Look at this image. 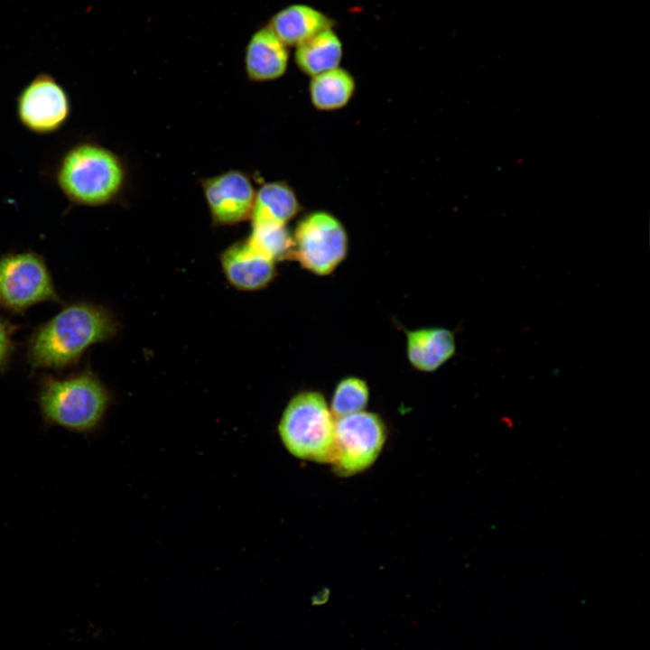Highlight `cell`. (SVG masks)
<instances>
[{"instance_id":"3","label":"cell","mask_w":650,"mask_h":650,"mask_svg":"<svg viewBox=\"0 0 650 650\" xmlns=\"http://www.w3.org/2000/svg\"><path fill=\"white\" fill-rule=\"evenodd\" d=\"M55 181L73 205L99 207L111 203L121 193L125 169L120 157L110 149L92 142L71 145L61 155Z\"/></svg>"},{"instance_id":"8","label":"cell","mask_w":650,"mask_h":650,"mask_svg":"<svg viewBox=\"0 0 650 650\" xmlns=\"http://www.w3.org/2000/svg\"><path fill=\"white\" fill-rule=\"evenodd\" d=\"M71 111L65 88L50 74L41 73L30 81L16 98V115L21 125L37 135L61 129Z\"/></svg>"},{"instance_id":"19","label":"cell","mask_w":650,"mask_h":650,"mask_svg":"<svg viewBox=\"0 0 650 650\" xmlns=\"http://www.w3.org/2000/svg\"><path fill=\"white\" fill-rule=\"evenodd\" d=\"M16 326L3 317H0V372L7 370L15 349L14 334Z\"/></svg>"},{"instance_id":"12","label":"cell","mask_w":650,"mask_h":650,"mask_svg":"<svg viewBox=\"0 0 650 650\" xmlns=\"http://www.w3.org/2000/svg\"><path fill=\"white\" fill-rule=\"evenodd\" d=\"M289 61L287 46L267 26L250 38L245 56L246 72L253 81H269L281 78Z\"/></svg>"},{"instance_id":"5","label":"cell","mask_w":650,"mask_h":650,"mask_svg":"<svg viewBox=\"0 0 650 650\" xmlns=\"http://www.w3.org/2000/svg\"><path fill=\"white\" fill-rule=\"evenodd\" d=\"M60 302L51 274L44 258L27 250L0 257V309L23 313L33 305Z\"/></svg>"},{"instance_id":"4","label":"cell","mask_w":650,"mask_h":650,"mask_svg":"<svg viewBox=\"0 0 650 650\" xmlns=\"http://www.w3.org/2000/svg\"><path fill=\"white\" fill-rule=\"evenodd\" d=\"M335 422L321 393L303 390L294 395L284 408L278 433L286 450L294 457L330 463L334 452Z\"/></svg>"},{"instance_id":"10","label":"cell","mask_w":650,"mask_h":650,"mask_svg":"<svg viewBox=\"0 0 650 650\" xmlns=\"http://www.w3.org/2000/svg\"><path fill=\"white\" fill-rule=\"evenodd\" d=\"M220 264L228 283L241 291L264 289L277 274L276 263L255 249L247 239L226 248L220 255Z\"/></svg>"},{"instance_id":"1","label":"cell","mask_w":650,"mask_h":650,"mask_svg":"<svg viewBox=\"0 0 650 650\" xmlns=\"http://www.w3.org/2000/svg\"><path fill=\"white\" fill-rule=\"evenodd\" d=\"M119 323L107 308L86 301L66 304L32 332L26 361L32 371L76 365L91 346L113 339Z\"/></svg>"},{"instance_id":"18","label":"cell","mask_w":650,"mask_h":650,"mask_svg":"<svg viewBox=\"0 0 650 650\" xmlns=\"http://www.w3.org/2000/svg\"><path fill=\"white\" fill-rule=\"evenodd\" d=\"M369 400V387L358 376L342 378L335 386L330 411L335 419L364 411Z\"/></svg>"},{"instance_id":"9","label":"cell","mask_w":650,"mask_h":650,"mask_svg":"<svg viewBox=\"0 0 650 650\" xmlns=\"http://www.w3.org/2000/svg\"><path fill=\"white\" fill-rule=\"evenodd\" d=\"M201 186L215 225L229 226L250 218L256 190L245 172L231 170L203 180Z\"/></svg>"},{"instance_id":"15","label":"cell","mask_w":650,"mask_h":650,"mask_svg":"<svg viewBox=\"0 0 650 650\" xmlns=\"http://www.w3.org/2000/svg\"><path fill=\"white\" fill-rule=\"evenodd\" d=\"M295 192L283 181L265 183L255 192L250 218L252 223L286 225L300 211Z\"/></svg>"},{"instance_id":"11","label":"cell","mask_w":650,"mask_h":650,"mask_svg":"<svg viewBox=\"0 0 650 650\" xmlns=\"http://www.w3.org/2000/svg\"><path fill=\"white\" fill-rule=\"evenodd\" d=\"M405 336L407 359L419 371L434 372L455 355V336L446 328H420L406 330Z\"/></svg>"},{"instance_id":"6","label":"cell","mask_w":650,"mask_h":650,"mask_svg":"<svg viewBox=\"0 0 650 650\" xmlns=\"http://www.w3.org/2000/svg\"><path fill=\"white\" fill-rule=\"evenodd\" d=\"M292 238V259L320 276L333 273L348 252L346 228L339 219L326 211L310 213L300 220Z\"/></svg>"},{"instance_id":"14","label":"cell","mask_w":650,"mask_h":650,"mask_svg":"<svg viewBox=\"0 0 650 650\" xmlns=\"http://www.w3.org/2000/svg\"><path fill=\"white\" fill-rule=\"evenodd\" d=\"M295 48V62L310 77L339 67L343 55L342 42L333 28L319 32Z\"/></svg>"},{"instance_id":"17","label":"cell","mask_w":650,"mask_h":650,"mask_svg":"<svg viewBox=\"0 0 650 650\" xmlns=\"http://www.w3.org/2000/svg\"><path fill=\"white\" fill-rule=\"evenodd\" d=\"M251 226L247 240L255 249L275 263L292 259L293 238L286 225L261 222Z\"/></svg>"},{"instance_id":"16","label":"cell","mask_w":650,"mask_h":650,"mask_svg":"<svg viewBox=\"0 0 650 650\" xmlns=\"http://www.w3.org/2000/svg\"><path fill=\"white\" fill-rule=\"evenodd\" d=\"M356 88L353 76L346 70L337 67L314 77L310 82V98L319 110L330 111L345 107Z\"/></svg>"},{"instance_id":"7","label":"cell","mask_w":650,"mask_h":650,"mask_svg":"<svg viewBox=\"0 0 650 650\" xmlns=\"http://www.w3.org/2000/svg\"><path fill=\"white\" fill-rule=\"evenodd\" d=\"M386 439L380 416L361 411L336 419L334 452L330 464L340 476L368 469L379 456Z\"/></svg>"},{"instance_id":"13","label":"cell","mask_w":650,"mask_h":650,"mask_svg":"<svg viewBox=\"0 0 650 650\" xmlns=\"http://www.w3.org/2000/svg\"><path fill=\"white\" fill-rule=\"evenodd\" d=\"M324 13L305 4H294L277 12L268 27L288 47L298 46L319 32L332 28Z\"/></svg>"},{"instance_id":"2","label":"cell","mask_w":650,"mask_h":650,"mask_svg":"<svg viewBox=\"0 0 650 650\" xmlns=\"http://www.w3.org/2000/svg\"><path fill=\"white\" fill-rule=\"evenodd\" d=\"M111 402L110 391L90 368L65 377L46 375L39 382L37 403L44 422L72 432H94Z\"/></svg>"}]
</instances>
